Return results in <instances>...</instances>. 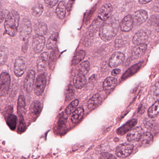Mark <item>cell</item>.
Segmentation results:
<instances>
[{"label":"cell","mask_w":159,"mask_h":159,"mask_svg":"<svg viewBox=\"0 0 159 159\" xmlns=\"http://www.w3.org/2000/svg\"><path fill=\"white\" fill-rule=\"evenodd\" d=\"M19 122L18 132L19 133H22L26 129V123L22 116V115H19Z\"/></svg>","instance_id":"ab89813d"},{"label":"cell","mask_w":159,"mask_h":159,"mask_svg":"<svg viewBox=\"0 0 159 159\" xmlns=\"http://www.w3.org/2000/svg\"><path fill=\"white\" fill-rule=\"evenodd\" d=\"M87 82L86 76L84 75L78 73L75 76L74 79V84L75 87L77 89H80L84 87Z\"/></svg>","instance_id":"7402d4cb"},{"label":"cell","mask_w":159,"mask_h":159,"mask_svg":"<svg viewBox=\"0 0 159 159\" xmlns=\"http://www.w3.org/2000/svg\"><path fill=\"white\" fill-rule=\"evenodd\" d=\"M148 18V15L146 11L144 10H138L134 14V22H135L136 25H140L145 22Z\"/></svg>","instance_id":"2e32d148"},{"label":"cell","mask_w":159,"mask_h":159,"mask_svg":"<svg viewBox=\"0 0 159 159\" xmlns=\"http://www.w3.org/2000/svg\"><path fill=\"white\" fill-rule=\"evenodd\" d=\"M11 78L8 73L3 72L0 75V96L7 94L10 88Z\"/></svg>","instance_id":"277c9868"},{"label":"cell","mask_w":159,"mask_h":159,"mask_svg":"<svg viewBox=\"0 0 159 159\" xmlns=\"http://www.w3.org/2000/svg\"><path fill=\"white\" fill-rule=\"evenodd\" d=\"M34 31L37 35L44 36L47 33V26L44 22H38L34 26Z\"/></svg>","instance_id":"cb8c5ba5"},{"label":"cell","mask_w":159,"mask_h":159,"mask_svg":"<svg viewBox=\"0 0 159 159\" xmlns=\"http://www.w3.org/2000/svg\"><path fill=\"white\" fill-rule=\"evenodd\" d=\"M147 49V46L145 44L136 45L133 48L132 52V56L134 59H138L143 56Z\"/></svg>","instance_id":"d6986e66"},{"label":"cell","mask_w":159,"mask_h":159,"mask_svg":"<svg viewBox=\"0 0 159 159\" xmlns=\"http://www.w3.org/2000/svg\"><path fill=\"white\" fill-rule=\"evenodd\" d=\"M27 68V60L23 57H18L14 64V73L16 76L20 77L22 76Z\"/></svg>","instance_id":"8992f818"},{"label":"cell","mask_w":159,"mask_h":159,"mask_svg":"<svg viewBox=\"0 0 159 159\" xmlns=\"http://www.w3.org/2000/svg\"><path fill=\"white\" fill-rule=\"evenodd\" d=\"M140 141L143 146L148 147L153 143L154 137L152 134L149 132H146L143 134Z\"/></svg>","instance_id":"d4e9b609"},{"label":"cell","mask_w":159,"mask_h":159,"mask_svg":"<svg viewBox=\"0 0 159 159\" xmlns=\"http://www.w3.org/2000/svg\"><path fill=\"white\" fill-rule=\"evenodd\" d=\"M141 4H147L151 2L152 0H139Z\"/></svg>","instance_id":"bcb514c9"},{"label":"cell","mask_w":159,"mask_h":159,"mask_svg":"<svg viewBox=\"0 0 159 159\" xmlns=\"http://www.w3.org/2000/svg\"><path fill=\"white\" fill-rule=\"evenodd\" d=\"M35 72L33 70L29 71L27 73L24 82V89L27 93H30L32 90L34 85Z\"/></svg>","instance_id":"ba28073f"},{"label":"cell","mask_w":159,"mask_h":159,"mask_svg":"<svg viewBox=\"0 0 159 159\" xmlns=\"http://www.w3.org/2000/svg\"><path fill=\"white\" fill-rule=\"evenodd\" d=\"M45 45V39L43 36L37 35L33 40L32 46L34 51L36 53H40L43 51Z\"/></svg>","instance_id":"8fae6325"},{"label":"cell","mask_w":159,"mask_h":159,"mask_svg":"<svg viewBox=\"0 0 159 159\" xmlns=\"http://www.w3.org/2000/svg\"><path fill=\"white\" fill-rule=\"evenodd\" d=\"M100 159H116L114 155L110 153H103L100 156Z\"/></svg>","instance_id":"b9f144b4"},{"label":"cell","mask_w":159,"mask_h":159,"mask_svg":"<svg viewBox=\"0 0 159 159\" xmlns=\"http://www.w3.org/2000/svg\"><path fill=\"white\" fill-rule=\"evenodd\" d=\"M32 33V26L30 21L24 19L20 23L19 28L20 37L22 41H27L30 37Z\"/></svg>","instance_id":"3957f363"},{"label":"cell","mask_w":159,"mask_h":159,"mask_svg":"<svg viewBox=\"0 0 159 159\" xmlns=\"http://www.w3.org/2000/svg\"><path fill=\"white\" fill-rule=\"evenodd\" d=\"M46 76L44 73L41 74L37 76L34 87L35 94L40 96L43 94L46 86Z\"/></svg>","instance_id":"5b68a950"},{"label":"cell","mask_w":159,"mask_h":159,"mask_svg":"<svg viewBox=\"0 0 159 159\" xmlns=\"http://www.w3.org/2000/svg\"><path fill=\"white\" fill-rule=\"evenodd\" d=\"M59 0H45V3L47 6L52 7L57 4Z\"/></svg>","instance_id":"7bdbcfd3"},{"label":"cell","mask_w":159,"mask_h":159,"mask_svg":"<svg viewBox=\"0 0 159 159\" xmlns=\"http://www.w3.org/2000/svg\"><path fill=\"white\" fill-rule=\"evenodd\" d=\"M132 144L123 143L120 145L116 149V155L120 158H126L130 156L133 151Z\"/></svg>","instance_id":"52a82bcc"},{"label":"cell","mask_w":159,"mask_h":159,"mask_svg":"<svg viewBox=\"0 0 159 159\" xmlns=\"http://www.w3.org/2000/svg\"><path fill=\"white\" fill-rule=\"evenodd\" d=\"M0 38H1V34H0Z\"/></svg>","instance_id":"681fc988"},{"label":"cell","mask_w":159,"mask_h":159,"mask_svg":"<svg viewBox=\"0 0 159 159\" xmlns=\"http://www.w3.org/2000/svg\"><path fill=\"white\" fill-rule=\"evenodd\" d=\"M128 43V38L125 35H120L117 37L115 41V48L116 49H119L125 46Z\"/></svg>","instance_id":"4dcf8cb0"},{"label":"cell","mask_w":159,"mask_h":159,"mask_svg":"<svg viewBox=\"0 0 159 159\" xmlns=\"http://www.w3.org/2000/svg\"><path fill=\"white\" fill-rule=\"evenodd\" d=\"M113 11V7L109 3H106L100 9L98 14L99 19L103 21H106L111 17V14Z\"/></svg>","instance_id":"7c38bea8"},{"label":"cell","mask_w":159,"mask_h":159,"mask_svg":"<svg viewBox=\"0 0 159 159\" xmlns=\"http://www.w3.org/2000/svg\"><path fill=\"white\" fill-rule=\"evenodd\" d=\"M159 114V100H157L148 110L149 117L154 118Z\"/></svg>","instance_id":"1f68e13d"},{"label":"cell","mask_w":159,"mask_h":159,"mask_svg":"<svg viewBox=\"0 0 159 159\" xmlns=\"http://www.w3.org/2000/svg\"><path fill=\"white\" fill-rule=\"evenodd\" d=\"M59 34L57 33L53 34L48 39L47 43V48L48 49H53L56 48L58 41Z\"/></svg>","instance_id":"83f0119b"},{"label":"cell","mask_w":159,"mask_h":159,"mask_svg":"<svg viewBox=\"0 0 159 159\" xmlns=\"http://www.w3.org/2000/svg\"><path fill=\"white\" fill-rule=\"evenodd\" d=\"M85 56L86 52L85 51L83 50H79L74 56L72 61V64L74 66L78 65L80 62H81L85 58Z\"/></svg>","instance_id":"f1b7e54d"},{"label":"cell","mask_w":159,"mask_h":159,"mask_svg":"<svg viewBox=\"0 0 159 159\" xmlns=\"http://www.w3.org/2000/svg\"><path fill=\"white\" fill-rule=\"evenodd\" d=\"M19 19V15L16 11L13 10L8 13L5 22V29L8 35L14 36L16 34Z\"/></svg>","instance_id":"7a4b0ae2"},{"label":"cell","mask_w":159,"mask_h":159,"mask_svg":"<svg viewBox=\"0 0 159 159\" xmlns=\"http://www.w3.org/2000/svg\"><path fill=\"white\" fill-rule=\"evenodd\" d=\"M26 106V103H25V98L23 95H20L19 97L18 100V113L19 115H22L21 114V111L25 108Z\"/></svg>","instance_id":"8d00e7d4"},{"label":"cell","mask_w":159,"mask_h":159,"mask_svg":"<svg viewBox=\"0 0 159 159\" xmlns=\"http://www.w3.org/2000/svg\"><path fill=\"white\" fill-rule=\"evenodd\" d=\"M90 68V62L88 61H83L80 65L79 69H78L79 73L85 75L89 72Z\"/></svg>","instance_id":"836d02e7"},{"label":"cell","mask_w":159,"mask_h":159,"mask_svg":"<svg viewBox=\"0 0 159 159\" xmlns=\"http://www.w3.org/2000/svg\"><path fill=\"white\" fill-rule=\"evenodd\" d=\"M75 94V90L73 86L72 85H69L66 89L65 91V98L66 101H70L71 100Z\"/></svg>","instance_id":"74e56055"},{"label":"cell","mask_w":159,"mask_h":159,"mask_svg":"<svg viewBox=\"0 0 159 159\" xmlns=\"http://www.w3.org/2000/svg\"><path fill=\"white\" fill-rule=\"evenodd\" d=\"M143 133V130L141 127H136L129 132L127 134V139L129 142H138Z\"/></svg>","instance_id":"30bf717a"},{"label":"cell","mask_w":159,"mask_h":159,"mask_svg":"<svg viewBox=\"0 0 159 159\" xmlns=\"http://www.w3.org/2000/svg\"><path fill=\"white\" fill-rule=\"evenodd\" d=\"M5 17V12L3 8L0 7V23L2 22Z\"/></svg>","instance_id":"ee69618b"},{"label":"cell","mask_w":159,"mask_h":159,"mask_svg":"<svg viewBox=\"0 0 159 159\" xmlns=\"http://www.w3.org/2000/svg\"><path fill=\"white\" fill-rule=\"evenodd\" d=\"M125 57L123 53L117 52L114 53L109 59V65L110 68H115L120 66L125 61Z\"/></svg>","instance_id":"9c48e42d"},{"label":"cell","mask_w":159,"mask_h":159,"mask_svg":"<svg viewBox=\"0 0 159 159\" xmlns=\"http://www.w3.org/2000/svg\"><path fill=\"white\" fill-rule=\"evenodd\" d=\"M66 3L64 1H61L59 4L56 10V14L60 19H63L66 16Z\"/></svg>","instance_id":"4316f807"},{"label":"cell","mask_w":159,"mask_h":159,"mask_svg":"<svg viewBox=\"0 0 159 159\" xmlns=\"http://www.w3.org/2000/svg\"><path fill=\"white\" fill-rule=\"evenodd\" d=\"M48 57V53L47 52H43L38 58L37 61V68L39 72H43L45 70Z\"/></svg>","instance_id":"5bb4252c"},{"label":"cell","mask_w":159,"mask_h":159,"mask_svg":"<svg viewBox=\"0 0 159 159\" xmlns=\"http://www.w3.org/2000/svg\"><path fill=\"white\" fill-rule=\"evenodd\" d=\"M17 122V118L15 115H9L7 118V124L9 128L12 130H14L16 129Z\"/></svg>","instance_id":"d6a6232c"},{"label":"cell","mask_w":159,"mask_h":159,"mask_svg":"<svg viewBox=\"0 0 159 159\" xmlns=\"http://www.w3.org/2000/svg\"><path fill=\"white\" fill-rule=\"evenodd\" d=\"M1 0H0V4H1Z\"/></svg>","instance_id":"c3c4849f"},{"label":"cell","mask_w":159,"mask_h":159,"mask_svg":"<svg viewBox=\"0 0 159 159\" xmlns=\"http://www.w3.org/2000/svg\"><path fill=\"white\" fill-rule=\"evenodd\" d=\"M84 110L82 107H80L76 109L73 113L71 120L74 123H77L79 122L83 117L84 115Z\"/></svg>","instance_id":"484cf974"},{"label":"cell","mask_w":159,"mask_h":159,"mask_svg":"<svg viewBox=\"0 0 159 159\" xmlns=\"http://www.w3.org/2000/svg\"><path fill=\"white\" fill-rule=\"evenodd\" d=\"M148 36L146 32L143 30L138 31L134 36L133 42L136 45L145 44L148 40Z\"/></svg>","instance_id":"9a60e30c"},{"label":"cell","mask_w":159,"mask_h":159,"mask_svg":"<svg viewBox=\"0 0 159 159\" xmlns=\"http://www.w3.org/2000/svg\"><path fill=\"white\" fill-rule=\"evenodd\" d=\"M59 55V51L58 48H55L53 49L50 53L49 61H48V65H49V69L50 70H53L54 69Z\"/></svg>","instance_id":"603a6c76"},{"label":"cell","mask_w":159,"mask_h":159,"mask_svg":"<svg viewBox=\"0 0 159 159\" xmlns=\"http://www.w3.org/2000/svg\"><path fill=\"white\" fill-rule=\"evenodd\" d=\"M137 123V120L135 119L131 120L128 121L123 126L119 128L117 130V133L119 135H123L129 132L132 128L136 125Z\"/></svg>","instance_id":"e0dca14e"},{"label":"cell","mask_w":159,"mask_h":159,"mask_svg":"<svg viewBox=\"0 0 159 159\" xmlns=\"http://www.w3.org/2000/svg\"><path fill=\"white\" fill-rule=\"evenodd\" d=\"M119 28L118 21L115 18H109L101 26L99 35L103 41L107 42L114 38L117 34Z\"/></svg>","instance_id":"6da1fadb"},{"label":"cell","mask_w":159,"mask_h":159,"mask_svg":"<svg viewBox=\"0 0 159 159\" xmlns=\"http://www.w3.org/2000/svg\"><path fill=\"white\" fill-rule=\"evenodd\" d=\"M152 95L153 98L155 99H158L159 98V82H157L153 86L152 88Z\"/></svg>","instance_id":"60d3db41"},{"label":"cell","mask_w":159,"mask_h":159,"mask_svg":"<svg viewBox=\"0 0 159 159\" xmlns=\"http://www.w3.org/2000/svg\"><path fill=\"white\" fill-rule=\"evenodd\" d=\"M42 109V105L39 101H35L31 105L30 108V113L32 117H35L40 114Z\"/></svg>","instance_id":"44dd1931"},{"label":"cell","mask_w":159,"mask_h":159,"mask_svg":"<svg viewBox=\"0 0 159 159\" xmlns=\"http://www.w3.org/2000/svg\"><path fill=\"white\" fill-rule=\"evenodd\" d=\"M120 72H121V70L120 69H115L112 71L111 75L113 76H116L119 75L120 73Z\"/></svg>","instance_id":"f6af8a7d"},{"label":"cell","mask_w":159,"mask_h":159,"mask_svg":"<svg viewBox=\"0 0 159 159\" xmlns=\"http://www.w3.org/2000/svg\"><path fill=\"white\" fill-rule=\"evenodd\" d=\"M43 10V7L41 4H36L32 8V14L34 16L38 17L42 15Z\"/></svg>","instance_id":"e575fe53"},{"label":"cell","mask_w":159,"mask_h":159,"mask_svg":"<svg viewBox=\"0 0 159 159\" xmlns=\"http://www.w3.org/2000/svg\"><path fill=\"white\" fill-rule=\"evenodd\" d=\"M79 102L78 100H75L73 101L68 106V107L66 108L65 112L67 115H70L72 113H73L77 108Z\"/></svg>","instance_id":"d590c367"},{"label":"cell","mask_w":159,"mask_h":159,"mask_svg":"<svg viewBox=\"0 0 159 159\" xmlns=\"http://www.w3.org/2000/svg\"><path fill=\"white\" fill-rule=\"evenodd\" d=\"M150 24L155 28V30L159 32V15H154L149 20Z\"/></svg>","instance_id":"f35d334b"},{"label":"cell","mask_w":159,"mask_h":159,"mask_svg":"<svg viewBox=\"0 0 159 159\" xmlns=\"http://www.w3.org/2000/svg\"><path fill=\"white\" fill-rule=\"evenodd\" d=\"M117 84V80L113 77H108L105 80L103 83L104 90L109 92L115 89Z\"/></svg>","instance_id":"ffe728a7"},{"label":"cell","mask_w":159,"mask_h":159,"mask_svg":"<svg viewBox=\"0 0 159 159\" xmlns=\"http://www.w3.org/2000/svg\"><path fill=\"white\" fill-rule=\"evenodd\" d=\"M156 3L157 4H155V10L159 12V3Z\"/></svg>","instance_id":"7dc6e473"},{"label":"cell","mask_w":159,"mask_h":159,"mask_svg":"<svg viewBox=\"0 0 159 159\" xmlns=\"http://www.w3.org/2000/svg\"><path fill=\"white\" fill-rule=\"evenodd\" d=\"M102 101V95L99 93H96L93 96V97L88 102V106L90 110H93L97 108Z\"/></svg>","instance_id":"ac0fdd59"},{"label":"cell","mask_w":159,"mask_h":159,"mask_svg":"<svg viewBox=\"0 0 159 159\" xmlns=\"http://www.w3.org/2000/svg\"><path fill=\"white\" fill-rule=\"evenodd\" d=\"M133 18L130 15L126 16L121 21L120 24V30L123 32H129L133 27Z\"/></svg>","instance_id":"4fadbf2b"},{"label":"cell","mask_w":159,"mask_h":159,"mask_svg":"<svg viewBox=\"0 0 159 159\" xmlns=\"http://www.w3.org/2000/svg\"><path fill=\"white\" fill-rule=\"evenodd\" d=\"M8 55L7 48L3 46H0V66H2L6 63Z\"/></svg>","instance_id":"f546056e"}]
</instances>
